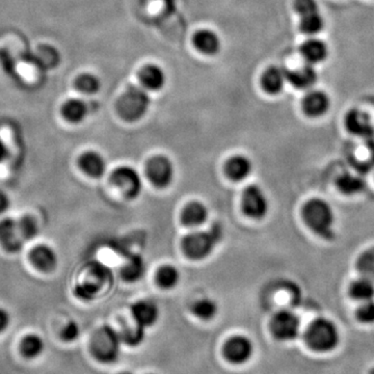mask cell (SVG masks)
Instances as JSON below:
<instances>
[{"label":"cell","instance_id":"cell-1","mask_svg":"<svg viewBox=\"0 0 374 374\" xmlns=\"http://www.w3.org/2000/svg\"><path fill=\"white\" fill-rule=\"evenodd\" d=\"M303 216L307 226L318 236L332 240L335 236V213L332 206L322 199H312L305 204Z\"/></svg>","mask_w":374,"mask_h":374},{"label":"cell","instance_id":"cell-2","mask_svg":"<svg viewBox=\"0 0 374 374\" xmlns=\"http://www.w3.org/2000/svg\"><path fill=\"white\" fill-rule=\"evenodd\" d=\"M224 230L220 224H214L209 230L187 235L182 240L185 255L193 260H203L211 255L222 239Z\"/></svg>","mask_w":374,"mask_h":374},{"label":"cell","instance_id":"cell-3","mask_svg":"<svg viewBox=\"0 0 374 374\" xmlns=\"http://www.w3.org/2000/svg\"><path fill=\"white\" fill-rule=\"evenodd\" d=\"M122 343L120 332L110 326H101L91 337V355L100 363L114 364L120 357Z\"/></svg>","mask_w":374,"mask_h":374},{"label":"cell","instance_id":"cell-4","mask_svg":"<svg viewBox=\"0 0 374 374\" xmlns=\"http://www.w3.org/2000/svg\"><path fill=\"white\" fill-rule=\"evenodd\" d=\"M305 340L308 346L315 351H330L339 344L340 334L338 328L328 318H317L305 330Z\"/></svg>","mask_w":374,"mask_h":374},{"label":"cell","instance_id":"cell-5","mask_svg":"<svg viewBox=\"0 0 374 374\" xmlns=\"http://www.w3.org/2000/svg\"><path fill=\"white\" fill-rule=\"evenodd\" d=\"M149 93L143 87L132 85L118 99V114L128 122H134L145 116L150 106Z\"/></svg>","mask_w":374,"mask_h":374},{"label":"cell","instance_id":"cell-6","mask_svg":"<svg viewBox=\"0 0 374 374\" xmlns=\"http://www.w3.org/2000/svg\"><path fill=\"white\" fill-rule=\"evenodd\" d=\"M272 335L280 341H292L299 336L301 320L299 316L288 310H282L274 314L270 321Z\"/></svg>","mask_w":374,"mask_h":374},{"label":"cell","instance_id":"cell-7","mask_svg":"<svg viewBox=\"0 0 374 374\" xmlns=\"http://www.w3.org/2000/svg\"><path fill=\"white\" fill-rule=\"evenodd\" d=\"M110 179L127 199H136L141 195L143 181L135 168L129 166H118L112 172Z\"/></svg>","mask_w":374,"mask_h":374},{"label":"cell","instance_id":"cell-8","mask_svg":"<svg viewBox=\"0 0 374 374\" xmlns=\"http://www.w3.org/2000/svg\"><path fill=\"white\" fill-rule=\"evenodd\" d=\"M255 347L253 341L243 335L231 337L224 343L222 353L229 363L242 365L247 363L253 357Z\"/></svg>","mask_w":374,"mask_h":374},{"label":"cell","instance_id":"cell-9","mask_svg":"<svg viewBox=\"0 0 374 374\" xmlns=\"http://www.w3.org/2000/svg\"><path fill=\"white\" fill-rule=\"evenodd\" d=\"M145 170L152 184L158 188H166L174 180V164L166 156L157 155L152 157L148 161Z\"/></svg>","mask_w":374,"mask_h":374},{"label":"cell","instance_id":"cell-10","mask_svg":"<svg viewBox=\"0 0 374 374\" xmlns=\"http://www.w3.org/2000/svg\"><path fill=\"white\" fill-rule=\"evenodd\" d=\"M242 210L253 220H262L267 215L269 202L261 187L249 185L242 195Z\"/></svg>","mask_w":374,"mask_h":374},{"label":"cell","instance_id":"cell-11","mask_svg":"<svg viewBox=\"0 0 374 374\" xmlns=\"http://www.w3.org/2000/svg\"><path fill=\"white\" fill-rule=\"evenodd\" d=\"M29 260L33 267L44 274H50L58 265V256L51 245L39 243L29 251Z\"/></svg>","mask_w":374,"mask_h":374},{"label":"cell","instance_id":"cell-12","mask_svg":"<svg viewBox=\"0 0 374 374\" xmlns=\"http://www.w3.org/2000/svg\"><path fill=\"white\" fill-rule=\"evenodd\" d=\"M25 241L21 238L17 220L4 217L0 220V245L10 253H19L23 249Z\"/></svg>","mask_w":374,"mask_h":374},{"label":"cell","instance_id":"cell-13","mask_svg":"<svg viewBox=\"0 0 374 374\" xmlns=\"http://www.w3.org/2000/svg\"><path fill=\"white\" fill-rule=\"evenodd\" d=\"M131 316L135 324L147 330L159 319V309L154 301L141 299L131 305Z\"/></svg>","mask_w":374,"mask_h":374},{"label":"cell","instance_id":"cell-14","mask_svg":"<svg viewBox=\"0 0 374 374\" xmlns=\"http://www.w3.org/2000/svg\"><path fill=\"white\" fill-rule=\"evenodd\" d=\"M345 126L351 134L364 137V139H368L374 134V128L369 116L366 112L357 108L347 112L345 116Z\"/></svg>","mask_w":374,"mask_h":374},{"label":"cell","instance_id":"cell-15","mask_svg":"<svg viewBox=\"0 0 374 374\" xmlns=\"http://www.w3.org/2000/svg\"><path fill=\"white\" fill-rule=\"evenodd\" d=\"M79 168L89 178L100 179L106 172V160L96 151H87L78 158Z\"/></svg>","mask_w":374,"mask_h":374},{"label":"cell","instance_id":"cell-16","mask_svg":"<svg viewBox=\"0 0 374 374\" xmlns=\"http://www.w3.org/2000/svg\"><path fill=\"white\" fill-rule=\"evenodd\" d=\"M330 99L322 91H312L307 93L303 102V112L310 118H319L328 112Z\"/></svg>","mask_w":374,"mask_h":374},{"label":"cell","instance_id":"cell-17","mask_svg":"<svg viewBox=\"0 0 374 374\" xmlns=\"http://www.w3.org/2000/svg\"><path fill=\"white\" fill-rule=\"evenodd\" d=\"M209 216L208 208L201 202H190L185 206L181 214V222L188 228H197L202 226Z\"/></svg>","mask_w":374,"mask_h":374},{"label":"cell","instance_id":"cell-18","mask_svg":"<svg viewBox=\"0 0 374 374\" xmlns=\"http://www.w3.org/2000/svg\"><path fill=\"white\" fill-rule=\"evenodd\" d=\"M289 71L283 66H271L264 73L262 85L268 93L276 95L284 89L288 81Z\"/></svg>","mask_w":374,"mask_h":374},{"label":"cell","instance_id":"cell-19","mask_svg":"<svg viewBox=\"0 0 374 374\" xmlns=\"http://www.w3.org/2000/svg\"><path fill=\"white\" fill-rule=\"evenodd\" d=\"M301 54L308 64L313 66L326 60L328 47L321 39H310L301 46Z\"/></svg>","mask_w":374,"mask_h":374},{"label":"cell","instance_id":"cell-20","mask_svg":"<svg viewBox=\"0 0 374 374\" xmlns=\"http://www.w3.org/2000/svg\"><path fill=\"white\" fill-rule=\"evenodd\" d=\"M253 163L244 155L232 156L226 163V174L231 180L242 181L251 176Z\"/></svg>","mask_w":374,"mask_h":374},{"label":"cell","instance_id":"cell-21","mask_svg":"<svg viewBox=\"0 0 374 374\" xmlns=\"http://www.w3.org/2000/svg\"><path fill=\"white\" fill-rule=\"evenodd\" d=\"M318 75L312 64H305L288 74V82L299 89H309L317 82Z\"/></svg>","mask_w":374,"mask_h":374},{"label":"cell","instance_id":"cell-22","mask_svg":"<svg viewBox=\"0 0 374 374\" xmlns=\"http://www.w3.org/2000/svg\"><path fill=\"white\" fill-rule=\"evenodd\" d=\"M139 80L145 89L159 91L166 84V73L156 64H148L139 73Z\"/></svg>","mask_w":374,"mask_h":374},{"label":"cell","instance_id":"cell-23","mask_svg":"<svg viewBox=\"0 0 374 374\" xmlns=\"http://www.w3.org/2000/svg\"><path fill=\"white\" fill-rule=\"evenodd\" d=\"M62 118L71 124H80L89 114V107L87 103L80 99H69L62 104Z\"/></svg>","mask_w":374,"mask_h":374},{"label":"cell","instance_id":"cell-24","mask_svg":"<svg viewBox=\"0 0 374 374\" xmlns=\"http://www.w3.org/2000/svg\"><path fill=\"white\" fill-rule=\"evenodd\" d=\"M193 43L197 49L206 55H214L218 53L222 46L218 35L208 29L197 31L193 37Z\"/></svg>","mask_w":374,"mask_h":374},{"label":"cell","instance_id":"cell-25","mask_svg":"<svg viewBox=\"0 0 374 374\" xmlns=\"http://www.w3.org/2000/svg\"><path fill=\"white\" fill-rule=\"evenodd\" d=\"M336 184L341 193L348 195L363 193L366 187L365 180L362 177L350 172H345L339 176Z\"/></svg>","mask_w":374,"mask_h":374},{"label":"cell","instance_id":"cell-26","mask_svg":"<svg viewBox=\"0 0 374 374\" xmlns=\"http://www.w3.org/2000/svg\"><path fill=\"white\" fill-rule=\"evenodd\" d=\"M351 297L355 301H366L374 299V283L370 278H361L355 280L349 288Z\"/></svg>","mask_w":374,"mask_h":374},{"label":"cell","instance_id":"cell-27","mask_svg":"<svg viewBox=\"0 0 374 374\" xmlns=\"http://www.w3.org/2000/svg\"><path fill=\"white\" fill-rule=\"evenodd\" d=\"M21 353L27 359H35L43 353L45 343L43 338L37 334H28L22 339Z\"/></svg>","mask_w":374,"mask_h":374},{"label":"cell","instance_id":"cell-28","mask_svg":"<svg viewBox=\"0 0 374 374\" xmlns=\"http://www.w3.org/2000/svg\"><path fill=\"white\" fill-rule=\"evenodd\" d=\"M180 272L172 265H163L156 274V282L163 289H172L178 285Z\"/></svg>","mask_w":374,"mask_h":374},{"label":"cell","instance_id":"cell-29","mask_svg":"<svg viewBox=\"0 0 374 374\" xmlns=\"http://www.w3.org/2000/svg\"><path fill=\"white\" fill-rule=\"evenodd\" d=\"M191 311L199 319L209 321V320L213 319L217 314V303L210 299H199L193 303Z\"/></svg>","mask_w":374,"mask_h":374},{"label":"cell","instance_id":"cell-30","mask_svg":"<svg viewBox=\"0 0 374 374\" xmlns=\"http://www.w3.org/2000/svg\"><path fill=\"white\" fill-rule=\"evenodd\" d=\"M17 226H18L21 238L25 242L33 240L39 235V224L33 215L25 214V215L21 216L19 220H17Z\"/></svg>","mask_w":374,"mask_h":374},{"label":"cell","instance_id":"cell-31","mask_svg":"<svg viewBox=\"0 0 374 374\" xmlns=\"http://www.w3.org/2000/svg\"><path fill=\"white\" fill-rule=\"evenodd\" d=\"M299 28L305 35H315L324 28V19L320 12L301 17Z\"/></svg>","mask_w":374,"mask_h":374},{"label":"cell","instance_id":"cell-32","mask_svg":"<svg viewBox=\"0 0 374 374\" xmlns=\"http://www.w3.org/2000/svg\"><path fill=\"white\" fill-rule=\"evenodd\" d=\"M75 87L80 93L93 95L99 91L101 82L95 75L91 74V73H83L77 77L76 80H75Z\"/></svg>","mask_w":374,"mask_h":374},{"label":"cell","instance_id":"cell-33","mask_svg":"<svg viewBox=\"0 0 374 374\" xmlns=\"http://www.w3.org/2000/svg\"><path fill=\"white\" fill-rule=\"evenodd\" d=\"M120 336L121 339H122V342L128 345V346H139V344L143 343V339H145V330L134 323L133 328H126V330H123L122 332H120Z\"/></svg>","mask_w":374,"mask_h":374},{"label":"cell","instance_id":"cell-34","mask_svg":"<svg viewBox=\"0 0 374 374\" xmlns=\"http://www.w3.org/2000/svg\"><path fill=\"white\" fill-rule=\"evenodd\" d=\"M143 260L141 258H133L130 263L124 266L122 269V276L127 280H136L143 274Z\"/></svg>","mask_w":374,"mask_h":374},{"label":"cell","instance_id":"cell-35","mask_svg":"<svg viewBox=\"0 0 374 374\" xmlns=\"http://www.w3.org/2000/svg\"><path fill=\"white\" fill-rule=\"evenodd\" d=\"M98 293V286L93 282H83L77 285L75 288V294L82 301H91Z\"/></svg>","mask_w":374,"mask_h":374},{"label":"cell","instance_id":"cell-36","mask_svg":"<svg viewBox=\"0 0 374 374\" xmlns=\"http://www.w3.org/2000/svg\"><path fill=\"white\" fill-rule=\"evenodd\" d=\"M357 319L364 323H373L374 322V301H363L357 310Z\"/></svg>","mask_w":374,"mask_h":374},{"label":"cell","instance_id":"cell-37","mask_svg":"<svg viewBox=\"0 0 374 374\" xmlns=\"http://www.w3.org/2000/svg\"><path fill=\"white\" fill-rule=\"evenodd\" d=\"M295 10L301 17L320 12L317 0H295Z\"/></svg>","mask_w":374,"mask_h":374},{"label":"cell","instance_id":"cell-38","mask_svg":"<svg viewBox=\"0 0 374 374\" xmlns=\"http://www.w3.org/2000/svg\"><path fill=\"white\" fill-rule=\"evenodd\" d=\"M79 335H80V328L76 321H69L60 332V337L64 342H74L78 339Z\"/></svg>","mask_w":374,"mask_h":374},{"label":"cell","instance_id":"cell-39","mask_svg":"<svg viewBox=\"0 0 374 374\" xmlns=\"http://www.w3.org/2000/svg\"><path fill=\"white\" fill-rule=\"evenodd\" d=\"M359 267H361L362 271L365 272V278L372 280L374 276V249L365 253V255L362 257L361 261H359Z\"/></svg>","mask_w":374,"mask_h":374},{"label":"cell","instance_id":"cell-40","mask_svg":"<svg viewBox=\"0 0 374 374\" xmlns=\"http://www.w3.org/2000/svg\"><path fill=\"white\" fill-rule=\"evenodd\" d=\"M10 207V199L6 191L0 190V215L6 213Z\"/></svg>","mask_w":374,"mask_h":374},{"label":"cell","instance_id":"cell-41","mask_svg":"<svg viewBox=\"0 0 374 374\" xmlns=\"http://www.w3.org/2000/svg\"><path fill=\"white\" fill-rule=\"evenodd\" d=\"M10 323V315L6 309L0 307V332L6 330Z\"/></svg>","mask_w":374,"mask_h":374},{"label":"cell","instance_id":"cell-42","mask_svg":"<svg viewBox=\"0 0 374 374\" xmlns=\"http://www.w3.org/2000/svg\"><path fill=\"white\" fill-rule=\"evenodd\" d=\"M8 151L6 145H4L3 141L0 139V162L3 161L8 157Z\"/></svg>","mask_w":374,"mask_h":374},{"label":"cell","instance_id":"cell-43","mask_svg":"<svg viewBox=\"0 0 374 374\" xmlns=\"http://www.w3.org/2000/svg\"><path fill=\"white\" fill-rule=\"evenodd\" d=\"M370 374H374V369L371 370V372H370Z\"/></svg>","mask_w":374,"mask_h":374},{"label":"cell","instance_id":"cell-44","mask_svg":"<svg viewBox=\"0 0 374 374\" xmlns=\"http://www.w3.org/2000/svg\"><path fill=\"white\" fill-rule=\"evenodd\" d=\"M148 374H153V373H148Z\"/></svg>","mask_w":374,"mask_h":374}]
</instances>
